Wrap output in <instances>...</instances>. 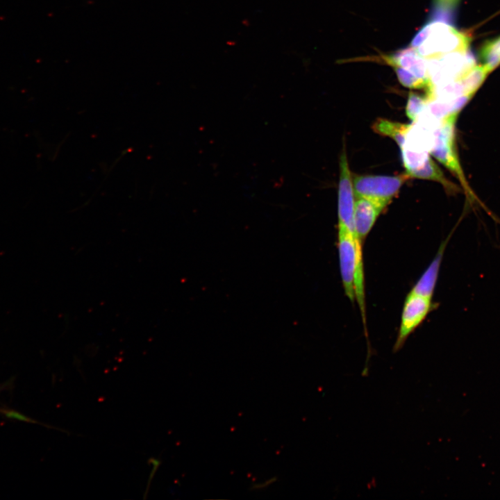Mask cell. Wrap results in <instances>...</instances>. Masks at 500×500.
<instances>
[{
	"instance_id": "1",
	"label": "cell",
	"mask_w": 500,
	"mask_h": 500,
	"mask_svg": "<svg viewBox=\"0 0 500 500\" xmlns=\"http://www.w3.org/2000/svg\"><path fill=\"white\" fill-rule=\"evenodd\" d=\"M410 178L403 173L397 176L355 175L352 185L355 197L372 200L386 208Z\"/></svg>"
},
{
	"instance_id": "2",
	"label": "cell",
	"mask_w": 500,
	"mask_h": 500,
	"mask_svg": "<svg viewBox=\"0 0 500 500\" xmlns=\"http://www.w3.org/2000/svg\"><path fill=\"white\" fill-rule=\"evenodd\" d=\"M456 115V112L453 111L442 119L441 125L434 132L429 153L453 173L465 187V181L455 147L454 130Z\"/></svg>"
},
{
	"instance_id": "3",
	"label": "cell",
	"mask_w": 500,
	"mask_h": 500,
	"mask_svg": "<svg viewBox=\"0 0 500 500\" xmlns=\"http://www.w3.org/2000/svg\"><path fill=\"white\" fill-rule=\"evenodd\" d=\"M433 308L432 299L410 292L406 298L401 324L393 351L401 349L408 337L426 317Z\"/></svg>"
},
{
	"instance_id": "4",
	"label": "cell",
	"mask_w": 500,
	"mask_h": 500,
	"mask_svg": "<svg viewBox=\"0 0 500 500\" xmlns=\"http://www.w3.org/2000/svg\"><path fill=\"white\" fill-rule=\"evenodd\" d=\"M354 233L338 228V252L340 274L344 290L351 301L355 300L356 251Z\"/></svg>"
},
{
	"instance_id": "5",
	"label": "cell",
	"mask_w": 500,
	"mask_h": 500,
	"mask_svg": "<svg viewBox=\"0 0 500 500\" xmlns=\"http://www.w3.org/2000/svg\"><path fill=\"white\" fill-rule=\"evenodd\" d=\"M355 198L356 199H355L353 213L354 235L362 242L385 208L367 198Z\"/></svg>"
},
{
	"instance_id": "6",
	"label": "cell",
	"mask_w": 500,
	"mask_h": 500,
	"mask_svg": "<svg viewBox=\"0 0 500 500\" xmlns=\"http://www.w3.org/2000/svg\"><path fill=\"white\" fill-rule=\"evenodd\" d=\"M451 236V233L442 242L434 259L413 286L410 292L432 299L443 254Z\"/></svg>"
},
{
	"instance_id": "7",
	"label": "cell",
	"mask_w": 500,
	"mask_h": 500,
	"mask_svg": "<svg viewBox=\"0 0 500 500\" xmlns=\"http://www.w3.org/2000/svg\"><path fill=\"white\" fill-rule=\"evenodd\" d=\"M412 127V124L394 122L384 118H378L372 125V129L375 133L390 138L400 149L404 145L407 135Z\"/></svg>"
},
{
	"instance_id": "8",
	"label": "cell",
	"mask_w": 500,
	"mask_h": 500,
	"mask_svg": "<svg viewBox=\"0 0 500 500\" xmlns=\"http://www.w3.org/2000/svg\"><path fill=\"white\" fill-rule=\"evenodd\" d=\"M410 178L431 180L439 182L445 190L450 192H456L458 188L446 178L444 174L431 156L418 169L408 174Z\"/></svg>"
},
{
	"instance_id": "9",
	"label": "cell",
	"mask_w": 500,
	"mask_h": 500,
	"mask_svg": "<svg viewBox=\"0 0 500 500\" xmlns=\"http://www.w3.org/2000/svg\"><path fill=\"white\" fill-rule=\"evenodd\" d=\"M481 65L489 73L500 65V35L486 41L479 52Z\"/></svg>"
},
{
	"instance_id": "10",
	"label": "cell",
	"mask_w": 500,
	"mask_h": 500,
	"mask_svg": "<svg viewBox=\"0 0 500 500\" xmlns=\"http://www.w3.org/2000/svg\"><path fill=\"white\" fill-rule=\"evenodd\" d=\"M428 99L426 94L422 95L416 92L409 93L407 103L406 106V114L407 117L415 123L423 111L426 108Z\"/></svg>"
},
{
	"instance_id": "11",
	"label": "cell",
	"mask_w": 500,
	"mask_h": 500,
	"mask_svg": "<svg viewBox=\"0 0 500 500\" xmlns=\"http://www.w3.org/2000/svg\"><path fill=\"white\" fill-rule=\"evenodd\" d=\"M0 415L9 420L20 421L26 423L40 424L50 428H56L50 425L41 423L24 415V413L10 407H8L5 405L0 406Z\"/></svg>"
},
{
	"instance_id": "12",
	"label": "cell",
	"mask_w": 500,
	"mask_h": 500,
	"mask_svg": "<svg viewBox=\"0 0 500 500\" xmlns=\"http://www.w3.org/2000/svg\"><path fill=\"white\" fill-rule=\"evenodd\" d=\"M439 3L440 19L447 20L450 22L451 12L460 0H438Z\"/></svg>"
}]
</instances>
